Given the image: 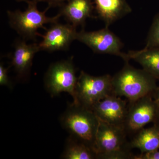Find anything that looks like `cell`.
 I'll return each mask as SVG.
<instances>
[{"mask_svg": "<svg viewBox=\"0 0 159 159\" xmlns=\"http://www.w3.org/2000/svg\"><path fill=\"white\" fill-rule=\"evenodd\" d=\"M98 15L108 27L129 14L131 9L126 0H94Z\"/></svg>", "mask_w": 159, "mask_h": 159, "instance_id": "13", "label": "cell"}, {"mask_svg": "<svg viewBox=\"0 0 159 159\" xmlns=\"http://www.w3.org/2000/svg\"><path fill=\"white\" fill-rule=\"evenodd\" d=\"M156 99L155 100L156 104V113L155 120L159 122V89L157 90Z\"/></svg>", "mask_w": 159, "mask_h": 159, "instance_id": "21", "label": "cell"}, {"mask_svg": "<svg viewBox=\"0 0 159 159\" xmlns=\"http://www.w3.org/2000/svg\"><path fill=\"white\" fill-rule=\"evenodd\" d=\"M129 142L131 149L137 148L141 153L149 152L159 149V127L154 126L142 128L134 134Z\"/></svg>", "mask_w": 159, "mask_h": 159, "instance_id": "14", "label": "cell"}, {"mask_svg": "<svg viewBox=\"0 0 159 159\" xmlns=\"http://www.w3.org/2000/svg\"><path fill=\"white\" fill-rule=\"evenodd\" d=\"M77 79L73 57L52 64L45 75L44 84L52 97L68 93L74 100Z\"/></svg>", "mask_w": 159, "mask_h": 159, "instance_id": "6", "label": "cell"}, {"mask_svg": "<svg viewBox=\"0 0 159 159\" xmlns=\"http://www.w3.org/2000/svg\"><path fill=\"white\" fill-rule=\"evenodd\" d=\"M127 54L129 59L139 63L154 77L159 78V49L144 48L140 51H129Z\"/></svg>", "mask_w": 159, "mask_h": 159, "instance_id": "15", "label": "cell"}, {"mask_svg": "<svg viewBox=\"0 0 159 159\" xmlns=\"http://www.w3.org/2000/svg\"><path fill=\"white\" fill-rule=\"evenodd\" d=\"M60 121L71 136L95 152L99 119L92 109L73 102L68 105L60 117Z\"/></svg>", "mask_w": 159, "mask_h": 159, "instance_id": "2", "label": "cell"}, {"mask_svg": "<svg viewBox=\"0 0 159 159\" xmlns=\"http://www.w3.org/2000/svg\"><path fill=\"white\" fill-rule=\"evenodd\" d=\"M76 40L87 46L95 53L119 56L125 62L130 60L128 54L121 51L122 43L121 40L109 30L108 27L97 31L83 30L77 32Z\"/></svg>", "mask_w": 159, "mask_h": 159, "instance_id": "7", "label": "cell"}, {"mask_svg": "<svg viewBox=\"0 0 159 159\" xmlns=\"http://www.w3.org/2000/svg\"><path fill=\"white\" fill-rule=\"evenodd\" d=\"M152 94L129 102L124 128L126 133L135 134L155 118L156 104Z\"/></svg>", "mask_w": 159, "mask_h": 159, "instance_id": "8", "label": "cell"}, {"mask_svg": "<svg viewBox=\"0 0 159 159\" xmlns=\"http://www.w3.org/2000/svg\"><path fill=\"white\" fill-rule=\"evenodd\" d=\"M9 68L4 67L3 63L0 64V85L11 88V83L8 76Z\"/></svg>", "mask_w": 159, "mask_h": 159, "instance_id": "18", "label": "cell"}, {"mask_svg": "<svg viewBox=\"0 0 159 159\" xmlns=\"http://www.w3.org/2000/svg\"><path fill=\"white\" fill-rule=\"evenodd\" d=\"M75 94L73 102L91 109L97 102L113 94L112 76L109 74L93 76L81 71L77 79Z\"/></svg>", "mask_w": 159, "mask_h": 159, "instance_id": "5", "label": "cell"}, {"mask_svg": "<svg viewBox=\"0 0 159 159\" xmlns=\"http://www.w3.org/2000/svg\"><path fill=\"white\" fill-rule=\"evenodd\" d=\"M39 2H44L48 3V8L53 7H60L65 4L67 0H39Z\"/></svg>", "mask_w": 159, "mask_h": 159, "instance_id": "20", "label": "cell"}, {"mask_svg": "<svg viewBox=\"0 0 159 159\" xmlns=\"http://www.w3.org/2000/svg\"><path fill=\"white\" fill-rule=\"evenodd\" d=\"M76 28L70 24H53L47 30L39 47L40 51L48 52L63 51L68 49L71 43L76 40Z\"/></svg>", "mask_w": 159, "mask_h": 159, "instance_id": "10", "label": "cell"}, {"mask_svg": "<svg viewBox=\"0 0 159 159\" xmlns=\"http://www.w3.org/2000/svg\"><path fill=\"white\" fill-rule=\"evenodd\" d=\"M61 158L97 159V154L92 148L71 136L67 139Z\"/></svg>", "mask_w": 159, "mask_h": 159, "instance_id": "16", "label": "cell"}, {"mask_svg": "<svg viewBox=\"0 0 159 159\" xmlns=\"http://www.w3.org/2000/svg\"><path fill=\"white\" fill-rule=\"evenodd\" d=\"M40 51L38 44H28L24 39L16 41L11 65L19 77L23 78L29 74L34 55Z\"/></svg>", "mask_w": 159, "mask_h": 159, "instance_id": "11", "label": "cell"}, {"mask_svg": "<svg viewBox=\"0 0 159 159\" xmlns=\"http://www.w3.org/2000/svg\"><path fill=\"white\" fill-rule=\"evenodd\" d=\"M134 159H159V151L158 150L141 153L134 156Z\"/></svg>", "mask_w": 159, "mask_h": 159, "instance_id": "19", "label": "cell"}, {"mask_svg": "<svg viewBox=\"0 0 159 159\" xmlns=\"http://www.w3.org/2000/svg\"><path fill=\"white\" fill-rule=\"evenodd\" d=\"M39 0L29 1L27 3L28 6L25 11L17 10L7 11L10 27L17 32L24 39L34 40L39 35L38 29H46L45 24L57 23L61 15L58 14L54 17H48L46 12L48 7L43 11L38 9Z\"/></svg>", "mask_w": 159, "mask_h": 159, "instance_id": "4", "label": "cell"}, {"mask_svg": "<svg viewBox=\"0 0 159 159\" xmlns=\"http://www.w3.org/2000/svg\"><path fill=\"white\" fill-rule=\"evenodd\" d=\"M128 107L127 102L121 97L111 94L97 102L91 109L99 120L124 127Z\"/></svg>", "mask_w": 159, "mask_h": 159, "instance_id": "9", "label": "cell"}, {"mask_svg": "<svg viewBox=\"0 0 159 159\" xmlns=\"http://www.w3.org/2000/svg\"><path fill=\"white\" fill-rule=\"evenodd\" d=\"M125 63L122 70L112 77L113 94L131 102L156 90L153 76L144 69H136Z\"/></svg>", "mask_w": 159, "mask_h": 159, "instance_id": "1", "label": "cell"}, {"mask_svg": "<svg viewBox=\"0 0 159 159\" xmlns=\"http://www.w3.org/2000/svg\"><path fill=\"white\" fill-rule=\"evenodd\" d=\"M159 46V16L155 20L147 38L145 48H154Z\"/></svg>", "mask_w": 159, "mask_h": 159, "instance_id": "17", "label": "cell"}, {"mask_svg": "<svg viewBox=\"0 0 159 159\" xmlns=\"http://www.w3.org/2000/svg\"><path fill=\"white\" fill-rule=\"evenodd\" d=\"M16 1H17V2H25L26 3H28L29 2V0H16Z\"/></svg>", "mask_w": 159, "mask_h": 159, "instance_id": "22", "label": "cell"}, {"mask_svg": "<svg viewBox=\"0 0 159 159\" xmlns=\"http://www.w3.org/2000/svg\"><path fill=\"white\" fill-rule=\"evenodd\" d=\"M93 8L91 0H67L61 6L59 13L69 24L77 28L83 26L87 19L92 16Z\"/></svg>", "mask_w": 159, "mask_h": 159, "instance_id": "12", "label": "cell"}, {"mask_svg": "<svg viewBox=\"0 0 159 159\" xmlns=\"http://www.w3.org/2000/svg\"><path fill=\"white\" fill-rule=\"evenodd\" d=\"M122 126L112 125L99 119L95 141L97 159H134L129 142Z\"/></svg>", "mask_w": 159, "mask_h": 159, "instance_id": "3", "label": "cell"}]
</instances>
